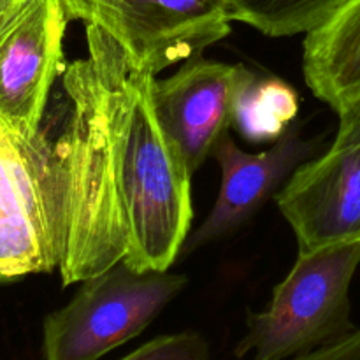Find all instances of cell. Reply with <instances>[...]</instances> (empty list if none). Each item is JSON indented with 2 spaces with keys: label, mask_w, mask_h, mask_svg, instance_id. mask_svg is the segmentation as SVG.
<instances>
[{
  "label": "cell",
  "mask_w": 360,
  "mask_h": 360,
  "mask_svg": "<svg viewBox=\"0 0 360 360\" xmlns=\"http://www.w3.org/2000/svg\"><path fill=\"white\" fill-rule=\"evenodd\" d=\"M69 20L97 25L157 76L231 34V0H60Z\"/></svg>",
  "instance_id": "cell-5"
},
{
  "label": "cell",
  "mask_w": 360,
  "mask_h": 360,
  "mask_svg": "<svg viewBox=\"0 0 360 360\" xmlns=\"http://www.w3.org/2000/svg\"><path fill=\"white\" fill-rule=\"evenodd\" d=\"M239 65L206 60L183 62L172 76L151 84L155 112L188 171L195 174L232 125Z\"/></svg>",
  "instance_id": "cell-10"
},
{
  "label": "cell",
  "mask_w": 360,
  "mask_h": 360,
  "mask_svg": "<svg viewBox=\"0 0 360 360\" xmlns=\"http://www.w3.org/2000/svg\"><path fill=\"white\" fill-rule=\"evenodd\" d=\"M27 0H0V25L18 9L21 7Z\"/></svg>",
  "instance_id": "cell-16"
},
{
  "label": "cell",
  "mask_w": 360,
  "mask_h": 360,
  "mask_svg": "<svg viewBox=\"0 0 360 360\" xmlns=\"http://www.w3.org/2000/svg\"><path fill=\"white\" fill-rule=\"evenodd\" d=\"M336 115L333 144L299 165L274 195L299 252L360 243V98Z\"/></svg>",
  "instance_id": "cell-6"
},
{
  "label": "cell",
  "mask_w": 360,
  "mask_h": 360,
  "mask_svg": "<svg viewBox=\"0 0 360 360\" xmlns=\"http://www.w3.org/2000/svg\"><path fill=\"white\" fill-rule=\"evenodd\" d=\"M86 46L104 83L127 231L123 262L137 271H165L190 236L193 174L155 112L151 84L157 76L97 25H86Z\"/></svg>",
  "instance_id": "cell-2"
},
{
  "label": "cell",
  "mask_w": 360,
  "mask_h": 360,
  "mask_svg": "<svg viewBox=\"0 0 360 360\" xmlns=\"http://www.w3.org/2000/svg\"><path fill=\"white\" fill-rule=\"evenodd\" d=\"M299 98L294 88L273 76L239 65L232 125L250 143H274L294 123Z\"/></svg>",
  "instance_id": "cell-12"
},
{
  "label": "cell",
  "mask_w": 360,
  "mask_h": 360,
  "mask_svg": "<svg viewBox=\"0 0 360 360\" xmlns=\"http://www.w3.org/2000/svg\"><path fill=\"white\" fill-rule=\"evenodd\" d=\"M288 360H360V326L327 347Z\"/></svg>",
  "instance_id": "cell-15"
},
{
  "label": "cell",
  "mask_w": 360,
  "mask_h": 360,
  "mask_svg": "<svg viewBox=\"0 0 360 360\" xmlns=\"http://www.w3.org/2000/svg\"><path fill=\"white\" fill-rule=\"evenodd\" d=\"M360 266V243L299 252L273 290L269 306L248 313L236 357L288 360L341 340L355 329L350 288Z\"/></svg>",
  "instance_id": "cell-3"
},
{
  "label": "cell",
  "mask_w": 360,
  "mask_h": 360,
  "mask_svg": "<svg viewBox=\"0 0 360 360\" xmlns=\"http://www.w3.org/2000/svg\"><path fill=\"white\" fill-rule=\"evenodd\" d=\"M58 269L37 134L0 122V280Z\"/></svg>",
  "instance_id": "cell-8"
},
{
  "label": "cell",
  "mask_w": 360,
  "mask_h": 360,
  "mask_svg": "<svg viewBox=\"0 0 360 360\" xmlns=\"http://www.w3.org/2000/svg\"><path fill=\"white\" fill-rule=\"evenodd\" d=\"M120 360H211V348L202 334L185 330L155 338Z\"/></svg>",
  "instance_id": "cell-14"
},
{
  "label": "cell",
  "mask_w": 360,
  "mask_h": 360,
  "mask_svg": "<svg viewBox=\"0 0 360 360\" xmlns=\"http://www.w3.org/2000/svg\"><path fill=\"white\" fill-rule=\"evenodd\" d=\"M63 287L127 255L101 69L90 51L62 67V97L37 132Z\"/></svg>",
  "instance_id": "cell-1"
},
{
  "label": "cell",
  "mask_w": 360,
  "mask_h": 360,
  "mask_svg": "<svg viewBox=\"0 0 360 360\" xmlns=\"http://www.w3.org/2000/svg\"><path fill=\"white\" fill-rule=\"evenodd\" d=\"M69 21L60 0H27L0 25V122L18 136L41 129Z\"/></svg>",
  "instance_id": "cell-7"
},
{
  "label": "cell",
  "mask_w": 360,
  "mask_h": 360,
  "mask_svg": "<svg viewBox=\"0 0 360 360\" xmlns=\"http://www.w3.org/2000/svg\"><path fill=\"white\" fill-rule=\"evenodd\" d=\"M302 70L316 98L334 111L360 98V0H345L306 34Z\"/></svg>",
  "instance_id": "cell-11"
},
{
  "label": "cell",
  "mask_w": 360,
  "mask_h": 360,
  "mask_svg": "<svg viewBox=\"0 0 360 360\" xmlns=\"http://www.w3.org/2000/svg\"><path fill=\"white\" fill-rule=\"evenodd\" d=\"M315 150V141L304 139L301 125L294 123L262 153H246L229 132L224 134L213 150L221 171L218 197L199 229L186 238L183 252H195L243 227Z\"/></svg>",
  "instance_id": "cell-9"
},
{
  "label": "cell",
  "mask_w": 360,
  "mask_h": 360,
  "mask_svg": "<svg viewBox=\"0 0 360 360\" xmlns=\"http://www.w3.org/2000/svg\"><path fill=\"white\" fill-rule=\"evenodd\" d=\"M345 0H252L232 21H241L269 37L308 34L322 25Z\"/></svg>",
  "instance_id": "cell-13"
},
{
  "label": "cell",
  "mask_w": 360,
  "mask_h": 360,
  "mask_svg": "<svg viewBox=\"0 0 360 360\" xmlns=\"http://www.w3.org/2000/svg\"><path fill=\"white\" fill-rule=\"evenodd\" d=\"M188 280L118 262L81 281L77 294L42 322L44 360H101L141 336Z\"/></svg>",
  "instance_id": "cell-4"
}]
</instances>
